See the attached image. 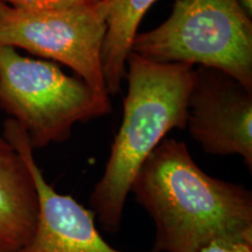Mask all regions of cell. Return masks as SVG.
<instances>
[{
  "label": "cell",
  "instance_id": "obj_11",
  "mask_svg": "<svg viewBox=\"0 0 252 252\" xmlns=\"http://www.w3.org/2000/svg\"><path fill=\"white\" fill-rule=\"evenodd\" d=\"M195 252H252V238H220Z\"/></svg>",
  "mask_w": 252,
  "mask_h": 252
},
{
  "label": "cell",
  "instance_id": "obj_9",
  "mask_svg": "<svg viewBox=\"0 0 252 252\" xmlns=\"http://www.w3.org/2000/svg\"><path fill=\"white\" fill-rule=\"evenodd\" d=\"M108 5L106 34L102 61L109 94L121 91L126 72V59L141 19L157 0H105Z\"/></svg>",
  "mask_w": 252,
  "mask_h": 252
},
{
  "label": "cell",
  "instance_id": "obj_1",
  "mask_svg": "<svg viewBox=\"0 0 252 252\" xmlns=\"http://www.w3.org/2000/svg\"><path fill=\"white\" fill-rule=\"evenodd\" d=\"M131 193L153 220L152 252H195L220 238H252V193L207 174L187 145L165 138Z\"/></svg>",
  "mask_w": 252,
  "mask_h": 252
},
{
  "label": "cell",
  "instance_id": "obj_2",
  "mask_svg": "<svg viewBox=\"0 0 252 252\" xmlns=\"http://www.w3.org/2000/svg\"><path fill=\"white\" fill-rule=\"evenodd\" d=\"M127 94L123 121L102 178L89 196L90 209L104 231L117 234L126 200L138 172L174 128L187 126V105L194 67L159 63L130 52L126 59Z\"/></svg>",
  "mask_w": 252,
  "mask_h": 252
},
{
  "label": "cell",
  "instance_id": "obj_7",
  "mask_svg": "<svg viewBox=\"0 0 252 252\" xmlns=\"http://www.w3.org/2000/svg\"><path fill=\"white\" fill-rule=\"evenodd\" d=\"M2 137L18 151L30 168L39 200L36 228L18 252H125L104 239L93 210L82 206L71 195L56 191L47 182L34 159L27 133L12 118L5 121Z\"/></svg>",
  "mask_w": 252,
  "mask_h": 252
},
{
  "label": "cell",
  "instance_id": "obj_13",
  "mask_svg": "<svg viewBox=\"0 0 252 252\" xmlns=\"http://www.w3.org/2000/svg\"><path fill=\"white\" fill-rule=\"evenodd\" d=\"M4 4H5V2H4V0H0V7H1V6L4 5Z\"/></svg>",
  "mask_w": 252,
  "mask_h": 252
},
{
  "label": "cell",
  "instance_id": "obj_4",
  "mask_svg": "<svg viewBox=\"0 0 252 252\" xmlns=\"http://www.w3.org/2000/svg\"><path fill=\"white\" fill-rule=\"evenodd\" d=\"M0 106L27 133L33 150L71 137L75 124L111 112L109 96L58 64L0 46Z\"/></svg>",
  "mask_w": 252,
  "mask_h": 252
},
{
  "label": "cell",
  "instance_id": "obj_8",
  "mask_svg": "<svg viewBox=\"0 0 252 252\" xmlns=\"http://www.w3.org/2000/svg\"><path fill=\"white\" fill-rule=\"evenodd\" d=\"M39 200L30 168L0 137V252H18L36 228Z\"/></svg>",
  "mask_w": 252,
  "mask_h": 252
},
{
  "label": "cell",
  "instance_id": "obj_3",
  "mask_svg": "<svg viewBox=\"0 0 252 252\" xmlns=\"http://www.w3.org/2000/svg\"><path fill=\"white\" fill-rule=\"evenodd\" d=\"M131 52L153 62L217 69L252 90V18L238 0H175L166 21L137 33Z\"/></svg>",
  "mask_w": 252,
  "mask_h": 252
},
{
  "label": "cell",
  "instance_id": "obj_6",
  "mask_svg": "<svg viewBox=\"0 0 252 252\" xmlns=\"http://www.w3.org/2000/svg\"><path fill=\"white\" fill-rule=\"evenodd\" d=\"M189 134L212 156H239L252 169V90L214 68L194 69Z\"/></svg>",
  "mask_w": 252,
  "mask_h": 252
},
{
  "label": "cell",
  "instance_id": "obj_10",
  "mask_svg": "<svg viewBox=\"0 0 252 252\" xmlns=\"http://www.w3.org/2000/svg\"><path fill=\"white\" fill-rule=\"evenodd\" d=\"M100 0H4L14 8L27 11H60L94 5Z\"/></svg>",
  "mask_w": 252,
  "mask_h": 252
},
{
  "label": "cell",
  "instance_id": "obj_12",
  "mask_svg": "<svg viewBox=\"0 0 252 252\" xmlns=\"http://www.w3.org/2000/svg\"><path fill=\"white\" fill-rule=\"evenodd\" d=\"M238 2L243 7L244 11L247 12L249 17L252 18V0H238Z\"/></svg>",
  "mask_w": 252,
  "mask_h": 252
},
{
  "label": "cell",
  "instance_id": "obj_5",
  "mask_svg": "<svg viewBox=\"0 0 252 252\" xmlns=\"http://www.w3.org/2000/svg\"><path fill=\"white\" fill-rule=\"evenodd\" d=\"M106 14L105 0L60 11H27L4 4L0 7V46L62 63L94 93L109 96L102 61Z\"/></svg>",
  "mask_w": 252,
  "mask_h": 252
}]
</instances>
